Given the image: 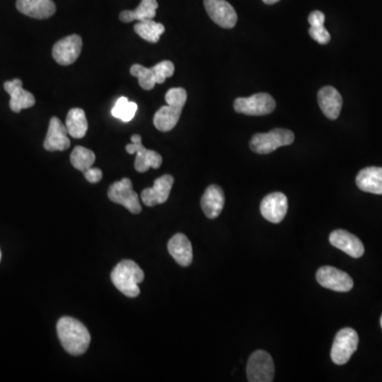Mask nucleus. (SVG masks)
Here are the masks:
<instances>
[{
	"label": "nucleus",
	"mask_w": 382,
	"mask_h": 382,
	"mask_svg": "<svg viewBox=\"0 0 382 382\" xmlns=\"http://www.w3.org/2000/svg\"><path fill=\"white\" fill-rule=\"evenodd\" d=\"M174 179L172 175L165 174L154 181L153 187L145 188L141 191V201L148 208H153L158 204L165 203L170 196Z\"/></svg>",
	"instance_id": "4468645a"
},
{
	"label": "nucleus",
	"mask_w": 382,
	"mask_h": 382,
	"mask_svg": "<svg viewBox=\"0 0 382 382\" xmlns=\"http://www.w3.org/2000/svg\"><path fill=\"white\" fill-rule=\"evenodd\" d=\"M16 8L20 13L37 20L52 18L56 10L52 0H18Z\"/></svg>",
	"instance_id": "6ab92c4d"
},
{
	"label": "nucleus",
	"mask_w": 382,
	"mask_h": 382,
	"mask_svg": "<svg viewBox=\"0 0 382 382\" xmlns=\"http://www.w3.org/2000/svg\"><path fill=\"white\" fill-rule=\"evenodd\" d=\"M309 35L314 41L318 42L321 45H326L330 42V35L325 28L324 25L310 26Z\"/></svg>",
	"instance_id": "c85d7f7f"
},
{
	"label": "nucleus",
	"mask_w": 382,
	"mask_h": 382,
	"mask_svg": "<svg viewBox=\"0 0 382 382\" xmlns=\"http://www.w3.org/2000/svg\"><path fill=\"white\" fill-rule=\"evenodd\" d=\"M275 366L273 359L265 350H256L249 359L246 374L250 382L273 381Z\"/></svg>",
	"instance_id": "6e6552de"
},
{
	"label": "nucleus",
	"mask_w": 382,
	"mask_h": 382,
	"mask_svg": "<svg viewBox=\"0 0 382 382\" xmlns=\"http://www.w3.org/2000/svg\"><path fill=\"white\" fill-rule=\"evenodd\" d=\"M84 177L90 183L96 184L102 179V171L99 168H90L84 171Z\"/></svg>",
	"instance_id": "c756f323"
},
{
	"label": "nucleus",
	"mask_w": 382,
	"mask_h": 382,
	"mask_svg": "<svg viewBox=\"0 0 382 382\" xmlns=\"http://www.w3.org/2000/svg\"><path fill=\"white\" fill-rule=\"evenodd\" d=\"M329 242L352 258H360L364 254V246L361 240L344 229L333 231L329 236Z\"/></svg>",
	"instance_id": "f3484780"
},
{
	"label": "nucleus",
	"mask_w": 382,
	"mask_h": 382,
	"mask_svg": "<svg viewBox=\"0 0 382 382\" xmlns=\"http://www.w3.org/2000/svg\"><path fill=\"white\" fill-rule=\"evenodd\" d=\"M204 6L213 22L221 28L232 29L237 24V13L227 0H204Z\"/></svg>",
	"instance_id": "ddd939ff"
},
{
	"label": "nucleus",
	"mask_w": 382,
	"mask_h": 382,
	"mask_svg": "<svg viewBox=\"0 0 382 382\" xmlns=\"http://www.w3.org/2000/svg\"><path fill=\"white\" fill-rule=\"evenodd\" d=\"M137 111V105L131 102L126 97L118 99L115 107L112 109V115L124 122H130L134 118Z\"/></svg>",
	"instance_id": "cd10ccee"
},
{
	"label": "nucleus",
	"mask_w": 382,
	"mask_h": 382,
	"mask_svg": "<svg viewBox=\"0 0 382 382\" xmlns=\"http://www.w3.org/2000/svg\"><path fill=\"white\" fill-rule=\"evenodd\" d=\"M225 193L218 185L208 186L205 193L202 196L201 206L204 214L208 219H216L220 216L225 208Z\"/></svg>",
	"instance_id": "4be33fe9"
},
{
	"label": "nucleus",
	"mask_w": 382,
	"mask_h": 382,
	"mask_svg": "<svg viewBox=\"0 0 382 382\" xmlns=\"http://www.w3.org/2000/svg\"><path fill=\"white\" fill-rule=\"evenodd\" d=\"M6 92L11 96L10 109L14 113H20L22 109H29L35 105V98L31 92L23 88V82L20 79L5 82L4 84Z\"/></svg>",
	"instance_id": "a211bd4d"
},
{
	"label": "nucleus",
	"mask_w": 382,
	"mask_h": 382,
	"mask_svg": "<svg viewBox=\"0 0 382 382\" xmlns=\"http://www.w3.org/2000/svg\"><path fill=\"white\" fill-rule=\"evenodd\" d=\"M71 147L68 131L66 126L58 117H52L49 121L44 148L49 152L65 151Z\"/></svg>",
	"instance_id": "dca6fc26"
},
{
	"label": "nucleus",
	"mask_w": 382,
	"mask_h": 382,
	"mask_svg": "<svg viewBox=\"0 0 382 382\" xmlns=\"http://www.w3.org/2000/svg\"><path fill=\"white\" fill-rule=\"evenodd\" d=\"M157 8V0H141V5L136 9L122 11L120 13L119 18L124 23H131L134 22V20L143 22V20H153L155 18Z\"/></svg>",
	"instance_id": "b1692460"
},
{
	"label": "nucleus",
	"mask_w": 382,
	"mask_h": 382,
	"mask_svg": "<svg viewBox=\"0 0 382 382\" xmlns=\"http://www.w3.org/2000/svg\"><path fill=\"white\" fill-rule=\"evenodd\" d=\"M308 22L310 26H316V25H324L325 16L323 12L314 11L308 16Z\"/></svg>",
	"instance_id": "7c9ffc66"
},
{
	"label": "nucleus",
	"mask_w": 382,
	"mask_h": 382,
	"mask_svg": "<svg viewBox=\"0 0 382 382\" xmlns=\"http://www.w3.org/2000/svg\"><path fill=\"white\" fill-rule=\"evenodd\" d=\"M95 160H96V155H95L94 152L92 150L81 147V145H77L71 152V165L77 170L82 171V172L92 168Z\"/></svg>",
	"instance_id": "bb28decb"
},
{
	"label": "nucleus",
	"mask_w": 382,
	"mask_h": 382,
	"mask_svg": "<svg viewBox=\"0 0 382 382\" xmlns=\"http://www.w3.org/2000/svg\"><path fill=\"white\" fill-rule=\"evenodd\" d=\"M187 101V92L181 88H171L167 92L166 102L168 105L160 107L153 118L154 126L160 132L172 130L181 117L184 105Z\"/></svg>",
	"instance_id": "f03ea898"
},
{
	"label": "nucleus",
	"mask_w": 382,
	"mask_h": 382,
	"mask_svg": "<svg viewBox=\"0 0 382 382\" xmlns=\"http://www.w3.org/2000/svg\"><path fill=\"white\" fill-rule=\"evenodd\" d=\"M82 39L80 35H71L56 42L52 49V56L58 64L68 66L73 64L82 52Z\"/></svg>",
	"instance_id": "f8f14e48"
},
{
	"label": "nucleus",
	"mask_w": 382,
	"mask_h": 382,
	"mask_svg": "<svg viewBox=\"0 0 382 382\" xmlns=\"http://www.w3.org/2000/svg\"><path fill=\"white\" fill-rule=\"evenodd\" d=\"M134 31L145 41L149 43H157L160 37L165 32V26L160 23L154 22L153 20L138 22L134 26Z\"/></svg>",
	"instance_id": "a878e982"
},
{
	"label": "nucleus",
	"mask_w": 382,
	"mask_h": 382,
	"mask_svg": "<svg viewBox=\"0 0 382 382\" xmlns=\"http://www.w3.org/2000/svg\"><path fill=\"white\" fill-rule=\"evenodd\" d=\"M288 212V199L282 193H273L263 198L261 213L269 222L277 225L282 222Z\"/></svg>",
	"instance_id": "2eb2a0df"
},
{
	"label": "nucleus",
	"mask_w": 382,
	"mask_h": 382,
	"mask_svg": "<svg viewBox=\"0 0 382 382\" xmlns=\"http://www.w3.org/2000/svg\"><path fill=\"white\" fill-rule=\"evenodd\" d=\"M0 261H1V251H0Z\"/></svg>",
	"instance_id": "72a5a7b5"
},
{
	"label": "nucleus",
	"mask_w": 382,
	"mask_h": 382,
	"mask_svg": "<svg viewBox=\"0 0 382 382\" xmlns=\"http://www.w3.org/2000/svg\"><path fill=\"white\" fill-rule=\"evenodd\" d=\"M131 139L132 143L126 145V151L129 154L136 153L134 167L138 172H147L150 168L158 169L162 166V155L153 150L145 149L141 143V135L134 134Z\"/></svg>",
	"instance_id": "9d476101"
},
{
	"label": "nucleus",
	"mask_w": 382,
	"mask_h": 382,
	"mask_svg": "<svg viewBox=\"0 0 382 382\" xmlns=\"http://www.w3.org/2000/svg\"><path fill=\"white\" fill-rule=\"evenodd\" d=\"M263 1L267 5H274V4L278 3L280 0H263Z\"/></svg>",
	"instance_id": "2f4dec72"
},
{
	"label": "nucleus",
	"mask_w": 382,
	"mask_h": 382,
	"mask_svg": "<svg viewBox=\"0 0 382 382\" xmlns=\"http://www.w3.org/2000/svg\"><path fill=\"white\" fill-rule=\"evenodd\" d=\"M56 331L63 347L71 356H80L88 350L90 344V331L80 321L63 316L56 324Z\"/></svg>",
	"instance_id": "f257e3e1"
},
{
	"label": "nucleus",
	"mask_w": 382,
	"mask_h": 382,
	"mask_svg": "<svg viewBox=\"0 0 382 382\" xmlns=\"http://www.w3.org/2000/svg\"><path fill=\"white\" fill-rule=\"evenodd\" d=\"M316 280L321 286L335 292H348L354 287V280L345 272L335 267H321L316 272Z\"/></svg>",
	"instance_id": "9b49d317"
},
{
	"label": "nucleus",
	"mask_w": 382,
	"mask_h": 382,
	"mask_svg": "<svg viewBox=\"0 0 382 382\" xmlns=\"http://www.w3.org/2000/svg\"><path fill=\"white\" fill-rule=\"evenodd\" d=\"M357 186L365 193L382 195V168L367 167L362 169L356 177Z\"/></svg>",
	"instance_id": "5701e85b"
},
{
	"label": "nucleus",
	"mask_w": 382,
	"mask_h": 382,
	"mask_svg": "<svg viewBox=\"0 0 382 382\" xmlns=\"http://www.w3.org/2000/svg\"><path fill=\"white\" fill-rule=\"evenodd\" d=\"M380 324H381V327H382V316H381V318H380Z\"/></svg>",
	"instance_id": "473e14b6"
},
{
	"label": "nucleus",
	"mask_w": 382,
	"mask_h": 382,
	"mask_svg": "<svg viewBox=\"0 0 382 382\" xmlns=\"http://www.w3.org/2000/svg\"><path fill=\"white\" fill-rule=\"evenodd\" d=\"M275 107L273 97L265 92H259L248 98H237L234 102V109L238 114L249 116L268 115L275 109Z\"/></svg>",
	"instance_id": "1a4fd4ad"
},
{
	"label": "nucleus",
	"mask_w": 382,
	"mask_h": 382,
	"mask_svg": "<svg viewBox=\"0 0 382 382\" xmlns=\"http://www.w3.org/2000/svg\"><path fill=\"white\" fill-rule=\"evenodd\" d=\"M131 75L138 79L139 85L143 90H153L155 84H162L167 78L172 77L174 73V64L170 61H162L151 68L143 65L134 64L130 69Z\"/></svg>",
	"instance_id": "20e7f679"
},
{
	"label": "nucleus",
	"mask_w": 382,
	"mask_h": 382,
	"mask_svg": "<svg viewBox=\"0 0 382 382\" xmlns=\"http://www.w3.org/2000/svg\"><path fill=\"white\" fill-rule=\"evenodd\" d=\"M169 254L181 267L191 265L193 258V246L184 234H175L168 242Z\"/></svg>",
	"instance_id": "412c9836"
},
{
	"label": "nucleus",
	"mask_w": 382,
	"mask_h": 382,
	"mask_svg": "<svg viewBox=\"0 0 382 382\" xmlns=\"http://www.w3.org/2000/svg\"><path fill=\"white\" fill-rule=\"evenodd\" d=\"M318 102L324 115L329 119L335 120L341 113L342 96L333 86H325L318 92Z\"/></svg>",
	"instance_id": "aec40b11"
},
{
	"label": "nucleus",
	"mask_w": 382,
	"mask_h": 382,
	"mask_svg": "<svg viewBox=\"0 0 382 382\" xmlns=\"http://www.w3.org/2000/svg\"><path fill=\"white\" fill-rule=\"evenodd\" d=\"M114 286L128 297H137L141 293L138 285L145 280V274L135 261H120L111 274Z\"/></svg>",
	"instance_id": "7ed1b4c3"
},
{
	"label": "nucleus",
	"mask_w": 382,
	"mask_h": 382,
	"mask_svg": "<svg viewBox=\"0 0 382 382\" xmlns=\"http://www.w3.org/2000/svg\"><path fill=\"white\" fill-rule=\"evenodd\" d=\"M358 344V333L354 329L350 327L341 329L335 335L331 347V360L338 365L345 364L356 352Z\"/></svg>",
	"instance_id": "423d86ee"
},
{
	"label": "nucleus",
	"mask_w": 382,
	"mask_h": 382,
	"mask_svg": "<svg viewBox=\"0 0 382 382\" xmlns=\"http://www.w3.org/2000/svg\"><path fill=\"white\" fill-rule=\"evenodd\" d=\"M107 196L112 202L124 206L132 214L137 215L141 212L138 195L135 193L132 181L128 177L112 184L107 191Z\"/></svg>",
	"instance_id": "0eeeda50"
},
{
	"label": "nucleus",
	"mask_w": 382,
	"mask_h": 382,
	"mask_svg": "<svg viewBox=\"0 0 382 382\" xmlns=\"http://www.w3.org/2000/svg\"><path fill=\"white\" fill-rule=\"evenodd\" d=\"M292 131L286 129H274L269 133H258L252 137L250 148L257 154H269L278 148L289 145L294 141Z\"/></svg>",
	"instance_id": "39448f33"
},
{
	"label": "nucleus",
	"mask_w": 382,
	"mask_h": 382,
	"mask_svg": "<svg viewBox=\"0 0 382 382\" xmlns=\"http://www.w3.org/2000/svg\"><path fill=\"white\" fill-rule=\"evenodd\" d=\"M66 126L68 134L73 138H83L88 132V124L86 119L85 112L82 109H71L66 116Z\"/></svg>",
	"instance_id": "393cba45"
}]
</instances>
